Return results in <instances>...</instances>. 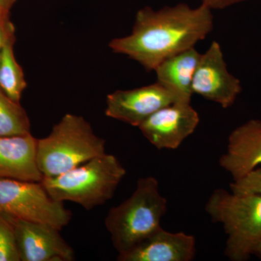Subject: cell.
<instances>
[{
  "label": "cell",
  "instance_id": "21",
  "mask_svg": "<svg viewBox=\"0 0 261 261\" xmlns=\"http://www.w3.org/2000/svg\"><path fill=\"white\" fill-rule=\"evenodd\" d=\"M15 2L16 0H0V10L4 13H9Z\"/></svg>",
  "mask_w": 261,
  "mask_h": 261
},
{
  "label": "cell",
  "instance_id": "22",
  "mask_svg": "<svg viewBox=\"0 0 261 261\" xmlns=\"http://www.w3.org/2000/svg\"><path fill=\"white\" fill-rule=\"evenodd\" d=\"M254 255H257V256L261 260V238L258 244H257L256 250H255V254H254Z\"/></svg>",
  "mask_w": 261,
  "mask_h": 261
},
{
  "label": "cell",
  "instance_id": "4",
  "mask_svg": "<svg viewBox=\"0 0 261 261\" xmlns=\"http://www.w3.org/2000/svg\"><path fill=\"white\" fill-rule=\"evenodd\" d=\"M106 153V142L82 116L67 113L37 142V163L44 177L69 171Z\"/></svg>",
  "mask_w": 261,
  "mask_h": 261
},
{
  "label": "cell",
  "instance_id": "5",
  "mask_svg": "<svg viewBox=\"0 0 261 261\" xmlns=\"http://www.w3.org/2000/svg\"><path fill=\"white\" fill-rule=\"evenodd\" d=\"M205 211L227 234L224 253L232 261L248 260L261 238V195L216 189L206 202Z\"/></svg>",
  "mask_w": 261,
  "mask_h": 261
},
{
  "label": "cell",
  "instance_id": "12",
  "mask_svg": "<svg viewBox=\"0 0 261 261\" xmlns=\"http://www.w3.org/2000/svg\"><path fill=\"white\" fill-rule=\"evenodd\" d=\"M196 254V240L191 234L173 233L162 227L137 246L118 254L119 261H191Z\"/></svg>",
  "mask_w": 261,
  "mask_h": 261
},
{
  "label": "cell",
  "instance_id": "15",
  "mask_svg": "<svg viewBox=\"0 0 261 261\" xmlns=\"http://www.w3.org/2000/svg\"><path fill=\"white\" fill-rule=\"evenodd\" d=\"M15 37L10 38L0 54V89L10 99L20 102L27 84L23 69L14 55Z\"/></svg>",
  "mask_w": 261,
  "mask_h": 261
},
{
  "label": "cell",
  "instance_id": "6",
  "mask_svg": "<svg viewBox=\"0 0 261 261\" xmlns=\"http://www.w3.org/2000/svg\"><path fill=\"white\" fill-rule=\"evenodd\" d=\"M0 214L42 223L61 231L71 221L64 202L51 198L41 181L0 178Z\"/></svg>",
  "mask_w": 261,
  "mask_h": 261
},
{
  "label": "cell",
  "instance_id": "7",
  "mask_svg": "<svg viewBox=\"0 0 261 261\" xmlns=\"http://www.w3.org/2000/svg\"><path fill=\"white\" fill-rule=\"evenodd\" d=\"M242 90L241 82L228 70L221 45L214 41L201 54L192 81L193 93L228 108L233 106Z\"/></svg>",
  "mask_w": 261,
  "mask_h": 261
},
{
  "label": "cell",
  "instance_id": "1",
  "mask_svg": "<svg viewBox=\"0 0 261 261\" xmlns=\"http://www.w3.org/2000/svg\"><path fill=\"white\" fill-rule=\"evenodd\" d=\"M213 29L212 10L202 4L195 8L178 4L158 10L145 7L137 12L129 35L113 39L109 47L147 71H154L170 57L195 47Z\"/></svg>",
  "mask_w": 261,
  "mask_h": 261
},
{
  "label": "cell",
  "instance_id": "13",
  "mask_svg": "<svg viewBox=\"0 0 261 261\" xmlns=\"http://www.w3.org/2000/svg\"><path fill=\"white\" fill-rule=\"evenodd\" d=\"M37 142L31 133L0 137V178L42 181Z\"/></svg>",
  "mask_w": 261,
  "mask_h": 261
},
{
  "label": "cell",
  "instance_id": "9",
  "mask_svg": "<svg viewBox=\"0 0 261 261\" xmlns=\"http://www.w3.org/2000/svg\"><path fill=\"white\" fill-rule=\"evenodd\" d=\"M5 216L14 228L21 261L75 260L74 250L65 242L58 228Z\"/></svg>",
  "mask_w": 261,
  "mask_h": 261
},
{
  "label": "cell",
  "instance_id": "10",
  "mask_svg": "<svg viewBox=\"0 0 261 261\" xmlns=\"http://www.w3.org/2000/svg\"><path fill=\"white\" fill-rule=\"evenodd\" d=\"M176 102L172 94L159 82L108 94L106 115L109 118L139 127L156 111Z\"/></svg>",
  "mask_w": 261,
  "mask_h": 261
},
{
  "label": "cell",
  "instance_id": "19",
  "mask_svg": "<svg viewBox=\"0 0 261 261\" xmlns=\"http://www.w3.org/2000/svg\"><path fill=\"white\" fill-rule=\"evenodd\" d=\"M13 37H15V28L9 17H7L0 21V54L6 42Z\"/></svg>",
  "mask_w": 261,
  "mask_h": 261
},
{
  "label": "cell",
  "instance_id": "16",
  "mask_svg": "<svg viewBox=\"0 0 261 261\" xmlns=\"http://www.w3.org/2000/svg\"><path fill=\"white\" fill-rule=\"evenodd\" d=\"M31 133L30 120L20 102L0 89V137Z\"/></svg>",
  "mask_w": 261,
  "mask_h": 261
},
{
  "label": "cell",
  "instance_id": "14",
  "mask_svg": "<svg viewBox=\"0 0 261 261\" xmlns=\"http://www.w3.org/2000/svg\"><path fill=\"white\" fill-rule=\"evenodd\" d=\"M200 57L195 47L190 48L165 60L154 70L156 82L169 91L176 102H191L192 81Z\"/></svg>",
  "mask_w": 261,
  "mask_h": 261
},
{
  "label": "cell",
  "instance_id": "2",
  "mask_svg": "<svg viewBox=\"0 0 261 261\" xmlns=\"http://www.w3.org/2000/svg\"><path fill=\"white\" fill-rule=\"evenodd\" d=\"M168 202L153 176L137 181L132 195L108 211L105 226L118 254L124 253L161 228Z\"/></svg>",
  "mask_w": 261,
  "mask_h": 261
},
{
  "label": "cell",
  "instance_id": "11",
  "mask_svg": "<svg viewBox=\"0 0 261 261\" xmlns=\"http://www.w3.org/2000/svg\"><path fill=\"white\" fill-rule=\"evenodd\" d=\"M219 164L233 181L261 166L260 120H250L231 132L227 150L220 158Z\"/></svg>",
  "mask_w": 261,
  "mask_h": 261
},
{
  "label": "cell",
  "instance_id": "23",
  "mask_svg": "<svg viewBox=\"0 0 261 261\" xmlns=\"http://www.w3.org/2000/svg\"><path fill=\"white\" fill-rule=\"evenodd\" d=\"M7 17H9V13H4V12L0 10V21L3 20V19L7 18Z\"/></svg>",
  "mask_w": 261,
  "mask_h": 261
},
{
  "label": "cell",
  "instance_id": "3",
  "mask_svg": "<svg viewBox=\"0 0 261 261\" xmlns=\"http://www.w3.org/2000/svg\"><path fill=\"white\" fill-rule=\"evenodd\" d=\"M126 171L119 160L106 153L69 171L41 181L51 198L93 210L113 198Z\"/></svg>",
  "mask_w": 261,
  "mask_h": 261
},
{
  "label": "cell",
  "instance_id": "18",
  "mask_svg": "<svg viewBox=\"0 0 261 261\" xmlns=\"http://www.w3.org/2000/svg\"><path fill=\"white\" fill-rule=\"evenodd\" d=\"M231 191L235 193L256 194L261 195V166L238 181L230 185Z\"/></svg>",
  "mask_w": 261,
  "mask_h": 261
},
{
  "label": "cell",
  "instance_id": "8",
  "mask_svg": "<svg viewBox=\"0 0 261 261\" xmlns=\"http://www.w3.org/2000/svg\"><path fill=\"white\" fill-rule=\"evenodd\" d=\"M200 123L191 102H173L156 111L138 127L158 149H176L194 133Z\"/></svg>",
  "mask_w": 261,
  "mask_h": 261
},
{
  "label": "cell",
  "instance_id": "20",
  "mask_svg": "<svg viewBox=\"0 0 261 261\" xmlns=\"http://www.w3.org/2000/svg\"><path fill=\"white\" fill-rule=\"evenodd\" d=\"M201 4L205 5L211 10H222L232 5L246 2L247 0H200Z\"/></svg>",
  "mask_w": 261,
  "mask_h": 261
},
{
  "label": "cell",
  "instance_id": "17",
  "mask_svg": "<svg viewBox=\"0 0 261 261\" xmlns=\"http://www.w3.org/2000/svg\"><path fill=\"white\" fill-rule=\"evenodd\" d=\"M0 261H21L14 228L5 215L0 214Z\"/></svg>",
  "mask_w": 261,
  "mask_h": 261
}]
</instances>
